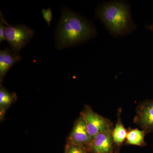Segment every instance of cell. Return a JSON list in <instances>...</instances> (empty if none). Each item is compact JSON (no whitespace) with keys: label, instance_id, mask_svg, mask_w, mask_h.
I'll use <instances>...</instances> for the list:
<instances>
[{"label":"cell","instance_id":"6da1fadb","mask_svg":"<svg viewBox=\"0 0 153 153\" xmlns=\"http://www.w3.org/2000/svg\"><path fill=\"white\" fill-rule=\"evenodd\" d=\"M94 25L69 9H62L55 32L56 48L61 50L83 44L96 36Z\"/></svg>","mask_w":153,"mask_h":153},{"label":"cell","instance_id":"7a4b0ae2","mask_svg":"<svg viewBox=\"0 0 153 153\" xmlns=\"http://www.w3.org/2000/svg\"><path fill=\"white\" fill-rule=\"evenodd\" d=\"M96 16L115 38L128 35L137 27L132 18L130 6L126 1L101 3L96 10Z\"/></svg>","mask_w":153,"mask_h":153},{"label":"cell","instance_id":"3957f363","mask_svg":"<svg viewBox=\"0 0 153 153\" xmlns=\"http://www.w3.org/2000/svg\"><path fill=\"white\" fill-rule=\"evenodd\" d=\"M6 25L5 36L7 41L15 53L19 52L29 43L34 35L33 29L26 25H11L4 20Z\"/></svg>","mask_w":153,"mask_h":153},{"label":"cell","instance_id":"277c9868","mask_svg":"<svg viewBox=\"0 0 153 153\" xmlns=\"http://www.w3.org/2000/svg\"><path fill=\"white\" fill-rule=\"evenodd\" d=\"M81 115L85 120L88 131L92 140L100 133L112 129L110 121L94 112L90 108H86Z\"/></svg>","mask_w":153,"mask_h":153},{"label":"cell","instance_id":"5b68a950","mask_svg":"<svg viewBox=\"0 0 153 153\" xmlns=\"http://www.w3.org/2000/svg\"><path fill=\"white\" fill-rule=\"evenodd\" d=\"M134 121L146 133L153 132V100L142 102L137 108Z\"/></svg>","mask_w":153,"mask_h":153},{"label":"cell","instance_id":"8992f818","mask_svg":"<svg viewBox=\"0 0 153 153\" xmlns=\"http://www.w3.org/2000/svg\"><path fill=\"white\" fill-rule=\"evenodd\" d=\"M112 129L100 133L90 143V146L93 153H112L113 149Z\"/></svg>","mask_w":153,"mask_h":153},{"label":"cell","instance_id":"52a82bcc","mask_svg":"<svg viewBox=\"0 0 153 153\" xmlns=\"http://www.w3.org/2000/svg\"><path fill=\"white\" fill-rule=\"evenodd\" d=\"M71 143L83 145L90 144L92 140L88 134L85 120L81 116L76 122L70 135Z\"/></svg>","mask_w":153,"mask_h":153},{"label":"cell","instance_id":"ba28073f","mask_svg":"<svg viewBox=\"0 0 153 153\" xmlns=\"http://www.w3.org/2000/svg\"><path fill=\"white\" fill-rule=\"evenodd\" d=\"M22 57L9 48L0 51V77L3 79L7 72L22 59Z\"/></svg>","mask_w":153,"mask_h":153},{"label":"cell","instance_id":"9c48e42d","mask_svg":"<svg viewBox=\"0 0 153 153\" xmlns=\"http://www.w3.org/2000/svg\"><path fill=\"white\" fill-rule=\"evenodd\" d=\"M118 114L117 122L113 129L112 136L114 144L117 147H120L126 139L127 131L122 122L120 115Z\"/></svg>","mask_w":153,"mask_h":153},{"label":"cell","instance_id":"30bf717a","mask_svg":"<svg viewBox=\"0 0 153 153\" xmlns=\"http://www.w3.org/2000/svg\"><path fill=\"white\" fill-rule=\"evenodd\" d=\"M146 132L144 131L140 130L138 129H131L127 133V135L126 143L134 146H146V143L144 140Z\"/></svg>","mask_w":153,"mask_h":153},{"label":"cell","instance_id":"8fae6325","mask_svg":"<svg viewBox=\"0 0 153 153\" xmlns=\"http://www.w3.org/2000/svg\"><path fill=\"white\" fill-rule=\"evenodd\" d=\"M14 98L13 94L8 92L4 88L1 86L0 89V105L6 106L11 104Z\"/></svg>","mask_w":153,"mask_h":153},{"label":"cell","instance_id":"7c38bea8","mask_svg":"<svg viewBox=\"0 0 153 153\" xmlns=\"http://www.w3.org/2000/svg\"><path fill=\"white\" fill-rule=\"evenodd\" d=\"M66 153H86L82 145L71 143L67 148Z\"/></svg>","mask_w":153,"mask_h":153},{"label":"cell","instance_id":"4fadbf2b","mask_svg":"<svg viewBox=\"0 0 153 153\" xmlns=\"http://www.w3.org/2000/svg\"><path fill=\"white\" fill-rule=\"evenodd\" d=\"M1 22H0V43L6 41L5 36L6 25L4 19L3 17L2 13L1 12Z\"/></svg>","mask_w":153,"mask_h":153},{"label":"cell","instance_id":"5bb4252c","mask_svg":"<svg viewBox=\"0 0 153 153\" xmlns=\"http://www.w3.org/2000/svg\"><path fill=\"white\" fill-rule=\"evenodd\" d=\"M41 13L43 18L47 22L48 26H50L52 19V11L51 9L49 7L47 10L43 9L41 10Z\"/></svg>","mask_w":153,"mask_h":153},{"label":"cell","instance_id":"9a60e30c","mask_svg":"<svg viewBox=\"0 0 153 153\" xmlns=\"http://www.w3.org/2000/svg\"><path fill=\"white\" fill-rule=\"evenodd\" d=\"M146 28L147 30H150V31L153 32V23L146 26Z\"/></svg>","mask_w":153,"mask_h":153}]
</instances>
